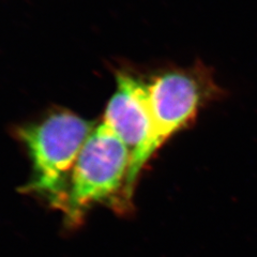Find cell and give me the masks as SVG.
<instances>
[{
	"label": "cell",
	"mask_w": 257,
	"mask_h": 257,
	"mask_svg": "<svg viewBox=\"0 0 257 257\" xmlns=\"http://www.w3.org/2000/svg\"><path fill=\"white\" fill-rule=\"evenodd\" d=\"M93 130L92 122L69 110L52 112L19 128V138L27 147L34 167L26 190L63 206L68 175Z\"/></svg>",
	"instance_id": "1"
},
{
	"label": "cell",
	"mask_w": 257,
	"mask_h": 257,
	"mask_svg": "<svg viewBox=\"0 0 257 257\" xmlns=\"http://www.w3.org/2000/svg\"><path fill=\"white\" fill-rule=\"evenodd\" d=\"M132 154L105 123L94 127L71 172L63 206L76 220L88 207L110 198L127 178ZM124 189V188H123Z\"/></svg>",
	"instance_id": "2"
},
{
	"label": "cell",
	"mask_w": 257,
	"mask_h": 257,
	"mask_svg": "<svg viewBox=\"0 0 257 257\" xmlns=\"http://www.w3.org/2000/svg\"><path fill=\"white\" fill-rule=\"evenodd\" d=\"M146 86L154 154L166 140L194 120L206 103L222 94L211 72L200 63L188 69L164 71Z\"/></svg>",
	"instance_id": "3"
},
{
	"label": "cell",
	"mask_w": 257,
	"mask_h": 257,
	"mask_svg": "<svg viewBox=\"0 0 257 257\" xmlns=\"http://www.w3.org/2000/svg\"><path fill=\"white\" fill-rule=\"evenodd\" d=\"M117 84V90L107 104L103 122L118 135L132 154L124 186V197L130 198L142 168L154 155L151 149L152 123L146 84L123 73L118 74Z\"/></svg>",
	"instance_id": "4"
}]
</instances>
